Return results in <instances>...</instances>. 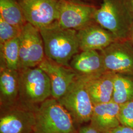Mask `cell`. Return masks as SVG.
I'll return each mask as SVG.
<instances>
[{
	"label": "cell",
	"mask_w": 133,
	"mask_h": 133,
	"mask_svg": "<svg viewBox=\"0 0 133 133\" xmlns=\"http://www.w3.org/2000/svg\"><path fill=\"white\" fill-rule=\"evenodd\" d=\"M0 15L19 28H22L27 23L21 6L16 0H0Z\"/></svg>",
	"instance_id": "ac0fdd59"
},
{
	"label": "cell",
	"mask_w": 133,
	"mask_h": 133,
	"mask_svg": "<svg viewBox=\"0 0 133 133\" xmlns=\"http://www.w3.org/2000/svg\"><path fill=\"white\" fill-rule=\"evenodd\" d=\"M35 117L34 133H77L71 115L52 97L36 108Z\"/></svg>",
	"instance_id": "7a4b0ae2"
},
{
	"label": "cell",
	"mask_w": 133,
	"mask_h": 133,
	"mask_svg": "<svg viewBox=\"0 0 133 133\" xmlns=\"http://www.w3.org/2000/svg\"><path fill=\"white\" fill-rule=\"evenodd\" d=\"M62 1H82V0H62Z\"/></svg>",
	"instance_id": "484cf974"
},
{
	"label": "cell",
	"mask_w": 133,
	"mask_h": 133,
	"mask_svg": "<svg viewBox=\"0 0 133 133\" xmlns=\"http://www.w3.org/2000/svg\"><path fill=\"white\" fill-rule=\"evenodd\" d=\"M20 70L38 66L45 58L39 30L27 23L19 36Z\"/></svg>",
	"instance_id": "8992f818"
},
{
	"label": "cell",
	"mask_w": 133,
	"mask_h": 133,
	"mask_svg": "<svg viewBox=\"0 0 133 133\" xmlns=\"http://www.w3.org/2000/svg\"><path fill=\"white\" fill-rule=\"evenodd\" d=\"M77 133H110V132H101L93 128L89 124H88L79 127L77 129Z\"/></svg>",
	"instance_id": "7402d4cb"
},
{
	"label": "cell",
	"mask_w": 133,
	"mask_h": 133,
	"mask_svg": "<svg viewBox=\"0 0 133 133\" xmlns=\"http://www.w3.org/2000/svg\"><path fill=\"white\" fill-rule=\"evenodd\" d=\"M35 109L20 104L1 109L0 133H34Z\"/></svg>",
	"instance_id": "30bf717a"
},
{
	"label": "cell",
	"mask_w": 133,
	"mask_h": 133,
	"mask_svg": "<svg viewBox=\"0 0 133 133\" xmlns=\"http://www.w3.org/2000/svg\"><path fill=\"white\" fill-rule=\"evenodd\" d=\"M133 100V75L115 74L112 101L120 105Z\"/></svg>",
	"instance_id": "e0dca14e"
},
{
	"label": "cell",
	"mask_w": 133,
	"mask_h": 133,
	"mask_svg": "<svg viewBox=\"0 0 133 133\" xmlns=\"http://www.w3.org/2000/svg\"><path fill=\"white\" fill-rule=\"evenodd\" d=\"M1 66L18 71L20 69L19 37L0 45Z\"/></svg>",
	"instance_id": "d6986e66"
},
{
	"label": "cell",
	"mask_w": 133,
	"mask_h": 133,
	"mask_svg": "<svg viewBox=\"0 0 133 133\" xmlns=\"http://www.w3.org/2000/svg\"><path fill=\"white\" fill-rule=\"evenodd\" d=\"M118 118L120 125L133 128V100L120 105Z\"/></svg>",
	"instance_id": "44dd1931"
},
{
	"label": "cell",
	"mask_w": 133,
	"mask_h": 133,
	"mask_svg": "<svg viewBox=\"0 0 133 133\" xmlns=\"http://www.w3.org/2000/svg\"><path fill=\"white\" fill-rule=\"evenodd\" d=\"M115 73L105 71L100 76L87 79L86 88L93 105L112 101Z\"/></svg>",
	"instance_id": "2e32d148"
},
{
	"label": "cell",
	"mask_w": 133,
	"mask_h": 133,
	"mask_svg": "<svg viewBox=\"0 0 133 133\" xmlns=\"http://www.w3.org/2000/svg\"><path fill=\"white\" fill-rule=\"evenodd\" d=\"M125 2L133 19V0H125Z\"/></svg>",
	"instance_id": "cb8c5ba5"
},
{
	"label": "cell",
	"mask_w": 133,
	"mask_h": 133,
	"mask_svg": "<svg viewBox=\"0 0 133 133\" xmlns=\"http://www.w3.org/2000/svg\"><path fill=\"white\" fill-rule=\"evenodd\" d=\"M19 73L18 103L32 109L51 97L49 79L38 66L21 69Z\"/></svg>",
	"instance_id": "3957f363"
},
{
	"label": "cell",
	"mask_w": 133,
	"mask_h": 133,
	"mask_svg": "<svg viewBox=\"0 0 133 133\" xmlns=\"http://www.w3.org/2000/svg\"><path fill=\"white\" fill-rule=\"evenodd\" d=\"M109 132L110 133H133V128L120 125Z\"/></svg>",
	"instance_id": "603a6c76"
},
{
	"label": "cell",
	"mask_w": 133,
	"mask_h": 133,
	"mask_svg": "<svg viewBox=\"0 0 133 133\" xmlns=\"http://www.w3.org/2000/svg\"><path fill=\"white\" fill-rule=\"evenodd\" d=\"M38 66L47 75L51 84V97L57 100L65 95L78 76L70 66L58 64L46 57Z\"/></svg>",
	"instance_id": "8fae6325"
},
{
	"label": "cell",
	"mask_w": 133,
	"mask_h": 133,
	"mask_svg": "<svg viewBox=\"0 0 133 133\" xmlns=\"http://www.w3.org/2000/svg\"><path fill=\"white\" fill-rule=\"evenodd\" d=\"M70 67L78 76L90 79L107 71L100 51H81L70 62Z\"/></svg>",
	"instance_id": "4fadbf2b"
},
{
	"label": "cell",
	"mask_w": 133,
	"mask_h": 133,
	"mask_svg": "<svg viewBox=\"0 0 133 133\" xmlns=\"http://www.w3.org/2000/svg\"><path fill=\"white\" fill-rule=\"evenodd\" d=\"M80 51H101L117 40L114 35L96 22L77 31Z\"/></svg>",
	"instance_id": "7c38bea8"
},
{
	"label": "cell",
	"mask_w": 133,
	"mask_h": 133,
	"mask_svg": "<svg viewBox=\"0 0 133 133\" xmlns=\"http://www.w3.org/2000/svg\"><path fill=\"white\" fill-rule=\"evenodd\" d=\"M94 19L117 39L128 38L133 19L125 0H103L96 10Z\"/></svg>",
	"instance_id": "277c9868"
},
{
	"label": "cell",
	"mask_w": 133,
	"mask_h": 133,
	"mask_svg": "<svg viewBox=\"0 0 133 133\" xmlns=\"http://www.w3.org/2000/svg\"><path fill=\"white\" fill-rule=\"evenodd\" d=\"M19 3L27 22L39 30L58 21L60 0H21Z\"/></svg>",
	"instance_id": "9c48e42d"
},
{
	"label": "cell",
	"mask_w": 133,
	"mask_h": 133,
	"mask_svg": "<svg viewBox=\"0 0 133 133\" xmlns=\"http://www.w3.org/2000/svg\"><path fill=\"white\" fill-rule=\"evenodd\" d=\"M60 1L58 23L64 28L76 31L95 22L97 8L81 1Z\"/></svg>",
	"instance_id": "52a82bcc"
},
{
	"label": "cell",
	"mask_w": 133,
	"mask_h": 133,
	"mask_svg": "<svg viewBox=\"0 0 133 133\" xmlns=\"http://www.w3.org/2000/svg\"><path fill=\"white\" fill-rule=\"evenodd\" d=\"M0 69V105L3 109L18 104L19 73L5 66Z\"/></svg>",
	"instance_id": "9a60e30c"
},
{
	"label": "cell",
	"mask_w": 133,
	"mask_h": 133,
	"mask_svg": "<svg viewBox=\"0 0 133 133\" xmlns=\"http://www.w3.org/2000/svg\"><path fill=\"white\" fill-rule=\"evenodd\" d=\"M87 79L78 76L65 95L58 100L71 115L78 128L90 122L94 108L86 88Z\"/></svg>",
	"instance_id": "5b68a950"
},
{
	"label": "cell",
	"mask_w": 133,
	"mask_h": 133,
	"mask_svg": "<svg viewBox=\"0 0 133 133\" xmlns=\"http://www.w3.org/2000/svg\"><path fill=\"white\" fill-rule=\"evenodd\" d=\"M128 39L131 42V43H132L133 44V23L132 25L131 28L130 29Z\"/></svg>",
	"instance_id": "d4e9b609"
},
{
	"label": "cell",
	"mask_w": 133,
	"mask_h": 133,
	"mask_svg": "<svg viewBox=\"0 0 133 133\" xmlns=\"http://www.w3.org/2000/svg\"><path fill=\"white\" fill-rule=\"evenodd\" d=\"M120 105L111 101L94 105L89 125L103 132H109L120 125L118 118Z\"/></svg>",
	"instance_id": "5bb4252c"
},
{
	"label": "cell",
	"mask_w": 133,
	"mask_h": 133,
	"mask_svg": "<svg viewBox=\"0 0 133 133\" xmlns=\"http://www.w3.org/2000/svg\"><path fill=\"white\" fill-rule=\"evenodd\" d=\"M44 44L45 57L63 66L70 62L80 49L77 31L61 27L56 22L39 29Z\"/></svg>",
	"instance_id": "6da1fadb"
},
{
	"label": "cell",
	"mask_w": 133,
	"mask_h": 133,
	"mask_svg": "<svg viewBox=\"0 0 133 133\" xmlns=\"http://www.w3.org/2000/svg\"><path fill=\"white\" fill-rule=\"evenodd\" d=\"M21 29L8 23L0 15V45L19 37Z\"/></svg>",
	"instance_id": "ffe728a7"
},
{
	"label": "cell",
	"mask_w": 133,
	"mask_h": 133,
	"mask_svg": "<svg viewBox=\"0 0 133 133\" xmlns=\"http://www.w3.org/2000/svg\"><path fill=\"white\" fill-rule=\"evenodd\" d=\"M100 52L107 71L133 75V44L129 39H117Z\"/></svg>",
	"instance_id": "ba28073f"
}]
</instances>
